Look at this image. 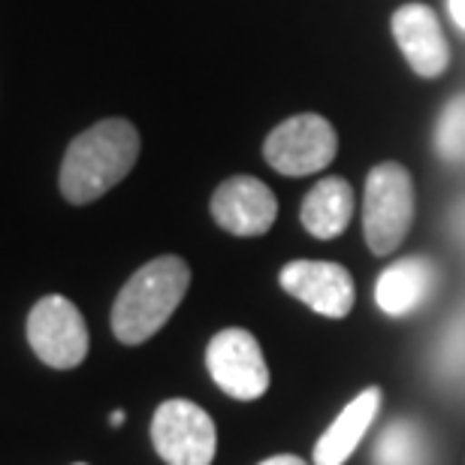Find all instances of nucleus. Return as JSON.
<instances>
[{
  "instance_id": "obj_9",
  "label": "nucleus",
  "mask_w": 465,
  "mask_h": 465,
  "mask_svg": "<svg viewBox=\"0 0 465 465\" xmlns=\"http://www.w3.org/2000/svg\"><path fill=\"white\" fill-rule=\"evenodd\" d=\"M212 218L221 230L239 239H254L272 230L278 218V200L254 175H232L212 193Z\"/></svg>"
},
{
  "instance_id": "obj_13",
  "label": "nucleus",
  "mask_w": 465,
  "mask_h": 465,
  "mask_svg": "<svg viewBox=\"0 0 465 465\" xmlns=\"http://www.w3.org/2000/svg\"><path fill=\"white\" fill-rule=\"evenodd\" d=\"M353 218V188L339 179V175H327L314 188L305 193L300 221L302 227L312 232L314 239H336L348 230Z\"/></svg>"
},
{
  "instance_id": "obj_1",
  "label": "nucleus",
  "mask_w": 465,
  "mask_h": 465,
  "mask_svg": "<svg viewBox=\"0 0 465 465\" xmlns=\"http://www.w3.org/2000/svg\"><path fill=\"white\" fill-rule=\"evenodd\" d=\"M139 157V130L127 118H104L67 145L61 193L73 206H88L124 182Z\"/></svg>"
},
{
  "instance_id": "obj_15",
  "label": "nucleus",
  "mask_w": 465,
  "mask_h": 465,
  "mask_svg": "<svg viewBox=\"0 0 465 465\" xmlns=\"http://www.w3.org/2000/svg\"><path fill=\"white\" fill-rule=\"evenodd\" d=\"M435 154L448 163H465V94L441 109L435 124Z\"/></svg>"
},
{
  "instance_id": "obj_3",
  "label": "nucleus",
  "mask_w": 465,
  "mask_h": 465,
  "mask_svg": "<svg viewBox=\"0 0 465 465\" xmlns=\"http://www.w3.org/2000/svg\"><path fill=\"white\" fill-rule=\"evenodd\" d=\"M414 224V179L402 163H378L362 193V236L375 257L402 245Z\"/></svg>"
},
{
  "instance_id": "obj_16",
  "label": "nucleus",
  "mask_w": 465,
  "mask_h": 465,
  "mask_svg": "<svg viewBox=\"0 0 465 465\" xmlns=\"http://www.w3.org/2000/svg\"><path fill=\"white\" fill-rule=\"evenodd\" d=\"M448 13H450V22L465 34V0H448Z\"/></svg>"
},
{
  "instance_id": "obj_6",
  "label": "nucleus",
  "mask_w": 465,
  "mask_h": 465,
  "mask_svg": "<svg viewBox=\"0 0 465 465\" xmlns=\"http://www.w3.org/2000/svg\"><path fill=\"white\" fill-rule=\"evenodd\" d=\"M31 351L52 369H76L88 357V323L67 296L49 293L27 314Z\"/></svg>"
},
{
  "instance_id": "obj_8",
  "label": "nucleus",
  "mask_w": 465,
  "mask_h": 465,
  "mask_svg": "<svg viewBox=\"0 0 465 465\" xmlns=\"http://www.w3.org/2000/svg\"><path fill=\"white\" fill-rule=\"evenodd\" d=\"M278 284L284 293H291L293 300L330 321L348 318L353 300H357L351 272L332 260H291L278 272Z\"/></svg>"
},
{
  "instance_id": "obj_7",
  "label": "nucleus",
  "mask_w": 465,
  "mask_h": 465,
  "mask_svg": "<svg viewBox=\"0 0 465 465\" xmlns=\"http://www.w3.org/2000/svg\"><path fill=\"white\" fill-rule=\"evenodd\" d=\"M212 381L239 402H254L269 390V366L254 332L230 327L212 336L206 348Z\"/></svg>"
},
{
  "instance_id": "obj_17",
  "label": "nucleus",
  "mask_w": 465,
  "mask_h": 465,
  "mask_svg": "<svg viewBox=\"0 0 465 465\" xmlns=\"http://www.w3.org/2000/svg\"><path fill=\"white\" fill-rule=\"evenodd\" d=\"M257 465H309V462L300 460V457H293V453H278V457H269V460L257 462Z\"/></svg>"
},
{
  "instance_id": "obj_4",
  "label": "nucleus",
  "mask_w": 465,
  "mask_h": 465,
  "mask_svg": "<svg viewBox=\"0 0 465 465\" xmlns=\"http://www.w3.org/2000/svg\"><path fill=\"white\" fill-rule=\"evenodd\" d=\"M339 154V134L323 115L302 113L284 118L272 127V134L263 143V157L275 173L302 179L314 175L336 161Z\"/></svg>"
},
{
  "instance_id": "obj_12",
  "label": "nucleus",
  "mask_w": 465,
  "mask_h": 465,
  "mask_svg": "<svg viewBox=\"0 0 465 465\" xmlns=\"http://www.w3.org/2000/svg\"><path fill=\"white\" fill-rule=\"evenodd\" d=\"M378 411H381L378 387H366L360 396H353L339 411L336 420L323 430L318 444H314V465H345L353 457V450L360 448V441L366 439Z\"/></svg>"
},
{
  "instance_id": "obj_19",
  "label": "nucleus",
  "mask_w": 465,
  "mask_h": 465,
  "mask_svg": "<svg viewBox=\"0 0 465 465\" xmlns=\"http://www.w3.org/2000/svg\"><path fill=\"white\" fill-rule=\"evenodd\" d=\"M76 465H85V462H76Z\"/></svg>"
},
{
  "instance_id": "obj_11",
  "label": "nucleus",
  "mask_w": 465,
  "mask_h": 465,
  "mask_svg": "<svg viewBox=\"0 0 465 465\" xmlns=\"http://www.w3.org/2000/svg\"><path fill=\"white\" fill-rule=\"evenodd\" d=\"M435 287L439 266L430 257H402L378 275L375 305L387 318H408L432 300Z\"/></svg>"
},
{
  "instance_id": "obj_2",
  "label": "nucleus",
  "mask_w": 465,
  "mask_h": 465,
  "mask_svg": "<svg viewBox=\"0 0 465 465\" xmlns=\"http://www.w3.org/2000/svg\"><path fill=\"white\" fill-rule=\"evenodd\" d=\"M191 287V266L163 254L139 266L113 305V332L121 345H143L166 327Z\"/></svg>"
},
{
  "instance_id": "obj_14",
  "label": "nucleus",
  "mask_w": 465,
  "mask_h": 465,
  "mask_svg": "<svg viewBox=\"0 0 465 465\" xmlns=\"http://www.w3.org/2000/svg\"><path fill=\"white\" fill-rule=\"evenodd\" d=\"M371 460L375 465H430V444L417 423L396 420L381 432Z\"/></svg>"
},
{
  "instance_id": "obj_5",
  "label": "nucleus",
  "mask_w": 465,
  "mask_h": 465,
  "mask_svg": "<svg viewBox=\"0 0 465 465\" xmlns=\"http://www.w3.org/2000/svg\"><path fill=\"white\" fill-rule=\"evenodd\" d=\"M152 444L166 465H212L218 430L197 402L166 399L152 417Z\"/></svg>"
},
{
  "instance_id": "obj_10",
  "label": "nucleus",
  "mask_w": 465,
  "mask_h": 465,
  "mask_svg": "<svg viewBox=\"0 0 465 465\" xmlns=\"http://www.w3.org/2000/svg\"><path fill=\"white\" fill-rule=\"evenodd\" d=\"M399 52L405 54L408 67L423 79H439L450 67L448 34L439 22V13L426 4H405L390 18Z\"/></svg>"
},
{
  "instance_id": "obj_18",
  "label": "nucleus",
  "mask_w": 465,
  "mask_h": 465,
  "mask_svg": "<svg viewBox=\"0 0 465 465\" xmlns=\"http://www.w3.org/2000/svg\"><path fill=\"white\" fill-rule=\"evenodd\" d=\"M109 423H113V426H121V423H124V411H121V408H115V411L109 414Z\"/></svg>"
}]
</instances>
